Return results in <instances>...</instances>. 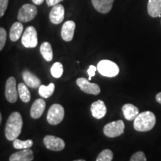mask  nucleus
I'll list each match as a JSON object with an SVG mask.
<instances>
[{"label": "nucleus", "instance_id": "9d476101", "mask_svg": "<svg viewBox=\"0 0 161 161\" xmlns=\"http://www.w3.org/2000/svg\"><path fill=\"white\" fill-rule=\"evenodd\" d=\"M43 143L48 149L60 152L65 148V142L61 138L52 135H47L43 139Z\"/></svg>", "mask_w": 161, "mask_h": 161}, {"label": "nucleus", "instance_id": "473e14b6", "mask_svg": "<svg viewBox=\"0 0 161 161\" xmlns=\"http://www.w3.org/2000/svg\"><path fill=\"white\" fill-rule=\"evenodd\" d=\"M156 101L161 104V92L157 94L156 96Z\"/></svg>", "mask_w": 161, "mask_h": 161}, {"label": "nucleus", "instance_id": "c756f323", "mask_svg": "<svg viewBox=\"0 0 161 161\" xmlns=\"http://www.w3.org/2000/svg\"><path fill=\"white\" fill-rule=\"evenodd\" d=\"M96 70H97V67H96L95 66H93V65H90V66L89 69H87V74H88V75H89L88 80H90L92 79V77L95 76Z\"/></svg>", "mask_w": 161, "mask_h": 161}, {"label": "nucleus", "instance_id": "dca6fc26", "mask_svg": "<svg viewBox=\"0 0 161 161\" xmlns=\"http://www.w3.org/2000/svg\"><path fill=\"white\" fill-rule=\"evenodd\" d=\"M25 84L31 88H38L41 85V81L35 75L31 73L29 70L25 69L22 73Z\"/></svg>", "mask_w": 161, "mask_h": 161}, {"label": "nucleus", "instance_id": "6e6552de", "mask_svg": "<svg viewBox=\"0 0 161 161\" xmlns=\"http://www.w3.org/2000/svg\"><path fill=\"white\" fill-rule=\"evenodd\" d=\"M76 84L79 86L81 91L87 94L92 95H98L101 92L99 86L97 84L90 83V80L84 78H79L76 80Z\"/></svg>", "mask_w": 161, "mask_h": 161}, {"label": "nucleus", "instance_id": "f8f14e48", "mask_svg": "<svg viewBox=\"0 0 161 161\" xmlns=\"http://www.w3.org/2000/svg\"><path fill=\"white\" fill-rule=\"evenodd\" d=\"M90 111L94 118L101 119L106 115L107 108L102 100H98L92 102L90 107Z\"/></svg>", "mask_w": 161, "mask_h": 161}, {"label": "nucleus", "instance_id": "412c9836", "mask_svg": "<svg viewBox=\"0 0 161 161\" xmlns=\"http://www.w3.org/2000/svg\"><path fill=\"white\" fill-rule=\"evenodd\" d=\"M40 53L46 61H51L53 59V51L51 44L49 42H44L40 48Z\"/></svg>", "mask_w": 161, "mask_h": 161}, {"label": "nucleus", "instance_id": "0eeeda50", "mask_svg": "<svg viewBox=\"0 0 161 161\" xmlns=\"http://www.w3.org/2000/svg\"><path fill=\"white\" fill-rule=\"evenodd\" d=\"M21 42L25 48H35L37 46V33L35 27L29 26L25 29Z\"/></svg>", "mask_w": 161, "mask_h": 161}, {"label": "nucleus", "instance_id": "4be33fe9", "mask_svg": "<svg viewBox=\"0 0 161 161\" xmlns=\"http://www.w3.org/2000/svg\"><path fill=\"white\" fill-rule=\"evenodd\" d=\"M18 94L20 99L23 101L25 103H28L31 100V92L28 89V86L25 84L20 83L18 85Z\"/></svg>", "mask_w": 161, "mask_h": 161}, {"label": "nucleus", "instance_id": "7ed1b4c3", "mask_svg": "<svg viewBox=\"0 0 161 161\" xmlns=\"http://www.w3.org/2000/svg\"><path fill=\"white\" fill-rule=\"evenodd\" d=\"M97 70L104 77H116L119 72V68L117 64L109 60H102L98 62Z\"/></svg>", "mask_w": 161, "mask_h": 161}, {"label": "nucleus", "instance_id": "5701e85b", "mask_svg": "<svg viewBox=\"0 0 161 161\" xmlns=\"http://www.w3.org/2000/svg\"><path fill=\"white\" fill-rule=\"evenodd\" d=\"M55 86L53 83L49 84V86H46L45 85H40L39 87V92L40 96L44 98H48L53 94L54 91H55Z\"/></svg>", "mask_w": 161, "mask_h": 161}, {"label": "nucleus", "instance_id": "423d86ee", "mask_svg": "<svg viewBox=\"0 0 161 161\" xmlns=\"http://www.w3.org/2000/svg\"><path fill=\"white\" fill-rule=\"evenodd\" d=\"M37 14V8L36 6L31 4H25L19 10L17 19L21 23H27L33 19Z\"/></svg>", "mask_w": 161, "mask_h": 161}, {"label": "nucleus", "instance_id": "ddd939ff", "mask_svg": "<svg viewBox=\"0 0 161 161\" xmlns=\"http://www.w3.org/2000/svg\"><path fill=\"white\" fill-rule=\"evenodd\" d=\"M75 30V23L72 20L64 23L61 29V37L66 42H69L73 39L74 32Z\"/></svg>", "mask_w": 161, "mask_h": 161}, {"label": "nucleus", "instance_id": "bb28decb", "mask_svg": "<svg viewBox=\"0 0 161 161\" xmlns=\"http://www.w3.org/2000/svg\"><path fill=\"white\" fill-rule=\"evenodd\" d=\"M6 38H7V32L5 29L0 27V51L3 49L5 45Z\"/></svg>", "mask_w": 161, "mask_h": 161}, {"label": "nucleus", "instance_id": "a211bd4d", "mask_svg": "<svg viewBox=\"0 0 161 161\" xmlns=\"http://www.w3.org/2000/svg\"><path fill=\"white\" fill-rule=\"evenodd\" d=\"M148 13L153 18L160 17L161 16V0H148Z\"/></svg>", "mask_w": 161, "mask_h": 161}, {"label": "nucleus", "instance_id": "a878e982", "mask_svg": "<svg viewBox=\"0 0 161 161\" xmlns=\"http://www.w3.org/2000/svg\"><path fill=\"white\" fill-rule=\"evenodd\" d=\"M114 158L113 152L110 149H104L98 154L96 161H112Z\"/></svg>", "mask_w": 161, "mask_h": 161}, {"label": "nucleus", "instance_id": "7c9ffc66", "mask_svg": "<svg viewBox=\"0 0 161 161\" xmlns=\"http://www.w3.org/2000/svg\"><path fill=\"white\" fill-rule=\"evenodd\" d=\"M64 1V0H46V3H47L48 6H55L56 5H58V3H60V2Z\"/></svg>", "mask_w": 161, "mask_h": 161}, {"label": "nucleus", "instance_id": "72a5a7b5", "mask_svg": "<svg viewBox=\"0 0 161 161\" xmlns=\"http://www.w3.org/2000/svg\"><path fill=\"white\" fill-rule=\"evenodd\" d=\"M2 114H1V112H0V125H1V122H2Z\"/></svg>", "mask_w": 161, "mask_h": 161}, {"label": "nucleus", "instance_id": "9b49d317", "mask_svg": "<svg viewBox=\"0 0 161 161\" xmlns=\"http://www.w3.org/2000/svg\"><path fill=\"white\" fill-rule=\"evenodd\" d=\"M64 14H65V10L64 7L62 5L58 4L52 7L49 13V19L52 23L55 25H58L61 23L64 19Z\"/></svg>", "mask_w": 161, "mask_h": 161}, {"label": "nucleus", "instance_id": "6ab92c4d", "mask_svg": "<svg viewBox=\"0 0 161 161\" xmlns=\"http://www.w3.org/2000/svg\"><path fill=\"white\" fill-rule=\"evenodd\" d=\"M125 118L128 121H133L139 114V109L132 104H125L122 108Z\"/></svg>", "mask_w": 161, "mask_h": 161}, {"label": "nucleus", "instance_id": "20e7f679", "mask_svg": "<svg viewBox=\"0 0 161 161\" xmlns=\"http://www.w3.org/2000/svg\"><path fill=\"white\" fill-rule=\"evenodd\" d=\"M64 118V109L59 104L50 107L47 114V121L52 125H56L62 122Z\"/></svg>", "mask_w": 161, "mask_h": 161}, {"label": "nucleus", "instance_id": "c85d7f7f", "mask_svg": "<svg viewBox=\"0 0 161 161\" xmlns=\"http://www.w3.org/2000/svg\"><path fill=\"white\" fill-rule=\"evenodd\" d=\"M8 5V0H0V18L3 17Z\"/></svg>", "mask_w": 161, "mask_h": 161}, {"label": "nucleus", "instance_id": "4468645a", "mask_svg": "<svg viewBox=\"0 0 161 161\" xmlns=\"http://www.w3.org/2000/svg\"><path fill=\"white\" fill-rule=\"evenodd\" d=\"M46 108V102L43 98H38L32 104L30 115L33 119H37L43 115L44 110Z\"/></svg>", "mask_w": 161, "mask_h": 161}, {"label": "nucleus", "instance_id": "1a4fd4ad", "mask_svg": "<svg viewBox=\"0 0 161 161\" xmlns=\"http://www.w3.org/2000/svg\"><path fill=\"white\" fill-rule=\"evenodd\" d=\"M18 90H17V81L14 77H10L6 81L5 97L10 103H15L18 98Z\"/></svg>", "mask_w": 161, "mask_h": 161}, {"label": "nucleus", "instance_id": "393cba45", "mask_svg": "<svg viewBox=\"0 0 161 161\" xmlns=\"http://www.w3.org/2000/svg\"><path fill=\"white\" fill-rule=\"evenodd\" d=\"M64 67L61 63L60 62H56L52 65L51 67V73L52 75L55 78H59L63 75Z\"/></svg>", "mask_w": 161, "mask_h": 161}, {"label": "nucleus", "instance_id": "f257e3e1", "mask_svg": "<svg viewBox=\"0 0 161 161\" xmlns=\"http://www.w3.org/2000/svg\"><path fill=\"white\" fill-rule=\"evenodd\" d=\"M23 119L19 112H14L9 116L5 126V136L8 140L14 141L17 139L22 131Z\"/></svg>", "mask_w": 161, "mask_h": 161}, {"label": "nucleus", "instance_id": "f03ea898", "mask_svg": "<svg viewBox=\"0 0 161 161\" xmlns=\"http://www.w3.org/2000/svg\"><path fill=\"white\" fill-rule=\"evenodd\" d=\"M156 123V116L151 111H144L139 114L134 120V129L140 132L151 130Z\"/></svg>", "mask_w": 161, "mask_h": 161}, {"label": "nucleus", "instance_id": "cd10ccee", "mask_svg": "<svg viewBox=\"0 0 161 161\" xmlns=\"http://www.w3.org/2000/svg\"><path fill=\"white\" fill-rule=\"evenodd\" d=\"M130 161H147L146 157L142 152H137L130 158Z\"/></svg>", "mask_w": 161, "mask_h": 161}, {"label": "nucleus", "instance_id": "b1692460", "mask_svg": "<svg viewBox=\"0 0 161 161\" xmlns=\"http://www.w3.org/2000/svg\"><path fill=\"white\" fill-rule=\"evenodd\" d=\"M13 146L16 149H26V148H30L33 146V140H28L25 141H22L16 139L14 140Z\"/></svg>", "mask_w": 161, "mask_h": 161}, {"label": "nucleus", "instance_id": "aec40b11", "mask_svg": "<svg viewBox=\"0 0 161 161\" xmlns=\"http://www.w3.org/2000/svg\"><path fill=\"white\" fill-rule=\"evenodd\" d=\"M23 31V25L21 22H17L12 25L10 30V39L11 41L16 42L21 37Z\"/></svg>", "mask_w": 161, "mask_h": 161}, {"label": "nucleus", "instance_id": "2eb2a0df", "mask_svg": "<svg viewBox=\"0 0 161 161\" xmlns=\"http://www.w3.org/2000/svg\"><path fill=\"white\" fill-rule=\"evenodd\" d=\"M95 9L101 14H108L111 11L114 0H91Z\"/></svg>", "mask_w": 161, "mask_h": 161}, {"label": "nucleus", "instance_id": "2f4dec72", "mask_svg": "<svg viewBox=\"0 0 161 161\" xmlns=\"http://www.w3.org/2000/svg\"><path fill=\"white\" fill-rule=\"evenodd\" d=\"M32 2H33V3L35 4V5H40L43 3L44 0H32Z\"/></svg>", "mask_w": 161, "mask_h": 161}, {"label": "nucleus", "instance_id": "f704fd0d", "mask_svg": "<svg viewBox=\"0 0 161 161\" xmlns=\"http://www.w3.org/2000/svg\"><path fill=\"white\" fill-rule=\"evenodd\" d=\"M74 161H86L84 160H74Z\"/></svg>", "mask_w": 161, "mask_h": 161}, {"label": "nucleus", "instance_id": "f3484780", "mask_svg": "<svg viewBox=\"0 0 161 161\" xmlns=\"http://www.w3.org/2000/svg\"><path fill=\"white\" fill-rule=\"evenodd\" d=\"M33 159V152L30 148H26L12 154L10 157L9 161H32Z\"/></svg>", "mask_w": 161, "mask_h": 161}, {"label": "nucleus", "instance_id": "39448f33", "mask_svg": "<svg viewBox=\"0 0 161 161\" xmlns=\"http://www.w3.org/2000/svg\"><path fill=\"white\" fill-rule=\"evenodd\" d=\"M125 130V124L122 120H117L110 122L104 127V135L110 138L117 137L122 135Z\"/></svg>", "mask_w": 161, "mask_h": 161}]
</instances>
